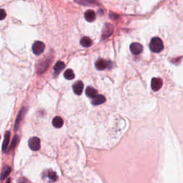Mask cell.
Here are the masks:
<instances>
[{
  "label": "cell",
  "mask_w": 183,
  "mask_h": 183,
  "mask_svg": "<svg viewBox=\"0 0 183 183\" xmlns=\"http://www.w3.org/2000/svg\"><path fill=\"white\" fill-rule=\"evenodd\" d=\"M110 64V62L106 61L103 59H99L95 62V67L97 70L102 71L105 70L107 67H109V65Z\"/></svg>",
  "instance_id": "277c9868"
},
{
  "label": "cell",
  "mask_w": 183,
  "mask_h": 183,
  "mask_svg": "<svg viewBox=\"0 0 183 183\" xmlns=\"http://www.w3.org/2000/svg\"><path fill=\"white\" fill-rule=\"evenodd\" d=\"M80 44L84 47H90L92 44V41L90 37H83L80 39Z\"/></svg>",
  "instance_id": "8fae6325"
},
{
  "label": "cell",
  "mask_w": 183,
  "mask_h": 183,
  "mask_svg": "<svg viewBox=\"0 0 183 183\" xmlns=\"http://www.w3.org/2000/svg\"><path fill=\"white\" fill-rule=\"evenodd\" d=\"M18 142V137L17 136H15L14 137V139H13V141H12V144H11V147H10V150H12L13 148L15 147V145H16V143H17Z\"/></svg>",
  "instance_id": "ffe728a7"
},
{
  "label": "cell",
  "mask_w": 183,
  "mask_h": 183,
  "mask_svg": "<svg viewBox=\"0 0 183 183\" xmlns=\"http://www.w3.org/2000/svg\"><path fill=\"white\" fill-rule=\"evenodd\" d=\"M0 138H1V137H0Z\"/></svg>",
  "instance_id": "7402d4cb"
},
{
  "label": "cell",
  "mask_w": 183,
  "mask_h": 183,
  "mask_svg": "<svg viewBox=\"0 0 183 183\" xmlns=\"http://www.w3.org/2000/svg\"><path fill=\"white\" fill-rule=\"evenodd\" d=\"M164 48L163 42L162 39L159 37H153L151 39L150 43V49L152 52L155 53H159Z\"/></svg>",
  "instance_id": "6da1fadb"
},
{
  "label": "cell",
  "mask_w": 183,
  "mask_h": 183,
  "mask_svg": "<svg viewBox=\"0 0 183 183\" xmlns=\"http://www.w3.org/2000/svg\"><path fill=\"white\" fill-rule=\"evenodd\" d=\"M130 49L132 53L135 54V55H137V54L142 53L143 50V47L141 44L137 43V42H134V43L131 44Z\"/></svg>",
  "instance_id": "5b68a950"
},
{
  "label": "cell",
  "mask_w": 183,
  "mask_h": 183,
  "mask_svg": "<svg viewBox=\"0 0 183 183\" xmlns=\"http://www.w3.org/2000/svg\"><path fill=\"white\" fill-rule=\"evenodd\" d=\"M47 177H48L49 178V179L50 180H52V181H56L57 179V174H56V173L53 172L52 170H49L48 173H47Z\"/></svg>",
  "instance_id": "e0dca14e"
},
{
  "label": "cell",
  "mask_w": 183,
  "mask_h": 183,
  "mask_svg": "<svg viewBox=\"0 0 183 183\" xmlns=\"http://www.w3.org/2000/svg\"><path fill=\"white\" fill-rule=\"evenodd\" d=\"M52 125L56 128L62 127L63 125V120L60 117H55L52 120Z\"/></svg>",
  "instance_id": "4fadbf2b"
},
{
  "label": "cell",
  "mask_w": 183,
  "mask_h": 183,
  "mask_svg": "<svg viewBox=\"0 0 183 183\" xmlns=\"http://www.w3.org/2000/svg\"><path fill=\"white\" fill-rule=\"evenodd\" d=\"M6 11L4 10V9H0V20H2L4 19V18L6 17Z\"/></svg>",
  "instance_id": "d6986e66"
},
{
  "label": "cell",
  "mask_w": 183,
  "mask_h": 183,
  "mask_svg": "<svg viewBox=\"0 0 183 183\" xmlns=\"http://www.w3.org/2000/svg\"><path fill=\"white\" fill-rule=\"evenodd\" d=\"M28 144H29V148L32 150L37 151L40 148V140L37 137H34L29 139Z\"/></svg>",
  "instance_id": "3957f363"
},
{
  "label": "cell",
  "mask_w": 183,
  "mask_h": 183,
  "mask_svg": "<svg viewBox=\"0 0 183 183\" xmlns=\"http://www.w3.org/2000/svg\"><path fill=\"white\" fill-rule=\"evenodd\" d=\"M44 49H45V45L43 42H39V41H37L33 44L32 46V51L34 54L36 55H39L44 52Z\"/></svg>",
  "instance_id": "7a4b0ae2"
},
{
  "label": "cell",
  "mask_w": 183,
  "mask_h": 183,
  "mask_svg": "<svg viewBox=\"0 0 183 183\" xmlns=\"http://www.w3.org/2000/svg\"><path fill=\"white\" fill-rule=\"evenodd\" d=\"M65 65L64 62H61V61H59V62H57L54 67V76L58 75L59 74L62 72V70L65 68Z\"/></svg>",
  "instance_id": "30bf717a"
},
{
  "label": "cell",
  "mask_w": 183,
  "mask_h": 183,
  "mask_svg": "<svg viewBox=\"0 0 183 183\" xmlns=\"http://www.w3.org/2000/svg\"><path fill=\"white\" fill-rule=\"evenodd\" d=\"M64 77H65V79L67 80H73L75 78V73L72 70L69 69V70H67L64 73Z\"/></svg>",
  "instance_id": "2e32d148"
},
{
  "label": "cell",
  "mask_w": 183,
  "mask_h": 183,
  "mask_svg": "<svg viewBox=\"0 0 183 183\" xmlns=\"http://www.w3.org/2000/svg\"><path fill=\"white\" fill-rule=\"evenodd\" d=\"M162 86V80L160 78H153L151 82V87L153 91H158Z\"/></svg>",
  "instance_id": "8992f818"
},
{
  "label": "cell",
  "mask_w": 183,
  "mask_h": 183,
  "mask_svg": "<svg viewBox=\"0 0 183 183\" xmlns=\"http://www.w3.org/2000/svg\"><path fill=\"white\" fill-rule=\"evenodd\" d=\"M11 172V168L9 166H5L2 169V172L1 173V179H4Z\"/></svg>",
  "instance_id": "9a60e30c"
},
{
  "label": "cell",
  "mask_w": 183,
  "mask_h": 183,
  "mask_svg": "<svg viewBox=\"0 0 183 183\" xmlns=\"http://www.w3.org/2000/svg\"><path fill=\"white\" fill-rule=\"evenodd\" d=\"M72 88H73V91L76 95H80L82 93V91H83L84 85L82 83V82H81V81H77V82H76L74 84L73 86H72Z\"/></svg>",
  "instance_id": "52a82bcc"
},
{
  "label": "cell",
  "mask_w": 183,
  "mask_h": 183,
  "mask_svg": "<svg viewBox=\"0 0 183 183\" xmlns=\"http://www.w3.org/2000/svg\"><path fill=\"white\" fill-rule=\"evenodd\" d=\"M105 100H106V99H105V97L103 96V95H97L96 96H95V97L93 98V100H92V105H101V104L104 103L105 102Z\"/></svg>",
  "instance_id": "9c48e42d"
},
{
  "label": "cell",
  "mask_w": 183,
  "mask_h": 183,
  "mask_svg": "<svg viewBox=\"0 0 183 183\" xmlns=\"http://www.w3.org/2000/svg\"><path fill=\"white\" fill-rule=\"evenodd\" d=\"M85 18L88 22H92L96 19V14L93 10L90 9V10H87L85 13Z\"/></svg>",
  "instance_id": "ba28073f"
},
{
  "label": "cell",
  "mask_w": 183,
  "mask_h": 183,
  "mask_svg": "<svg viewBox=\"0 0 183 183\" xmlns=\"http://www.w3.org/2000/svg\"><path fill=\"white\" fill-rule=\"evenodd\" d=\"M23 110H22V111H20V113H19V115H18V117H17V118H16V123H15V130H16L17 129V127H18V125H19V121H20L21 120H22V116H23Z\"/></svg>",
  "instance_id": "ac0fdd59"
},
{
  "label": "cell",
  "mask_w": 183,
  "mask_h": 183,
  "mask_svg": "<svg viewBox=\"0 0 183 183\" xmlns=\"http://www.w3.org/2000/svg\"><path fill=\"white\" fill-rule=\"evenodd\" d=\"M85 93H86V95L88 97H90V98H94V97L97 95V91L95 90V88H93V87H87Z\"/></svg>",
  "instance_id": "7c38bea8"
},
{
  "label": "cell",
  "mask_w": 183,
  "mask_h": 183,
  "mask_svg": "<svg viewBox=\"0 0 183 183\" xmlns=\"http://www.w3.org/2000/svg\"><path fill=\"white\" fill-rule=\"evenodd\" d=\"M9 137H10V132H6L5 135H4V142H3L2 145V150L4 152H6V148H7V146L9 142Z\"/></svg>",
  "instance_id": "5bb4252c"
},
{
  "label": "cell",
  "mask_w": 183,
  "mask_h": 183,
  "mask_svg": "<svg viewBox=\"0 0 183 183\" xmlns=\"http://www.w3.org/2000/svg\"><path fill=\"white\" fill-rule=\"evenodd\" d=\"M6 183H11V179H7V181H6Z\"/></svg>",
  "instance_id": "44dd1931"
}]
</instances>
